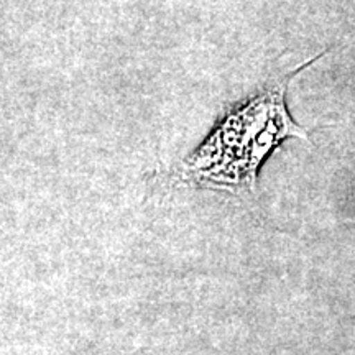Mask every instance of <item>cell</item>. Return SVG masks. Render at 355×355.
I'll use <instances>...</instances> for the list:
<instances>
[{
	"instance_id": "6da1fadb",
	"label": "cell",
	"mask_w": 355,
	"mask_h": 355,
	"mask_svg": "<svg viewBox=\"0 0 355 355\" xmlns=\"http://www.w3.org/2000/svg\"><path fill=\"white\" fill-rule=\"evenodd\" d=\"M295 73L230 109L201 146L181 162L175 181L211 189H254L260 165L285 139L308 140L286 109Z\"/></svg>"
}]
</instances>
